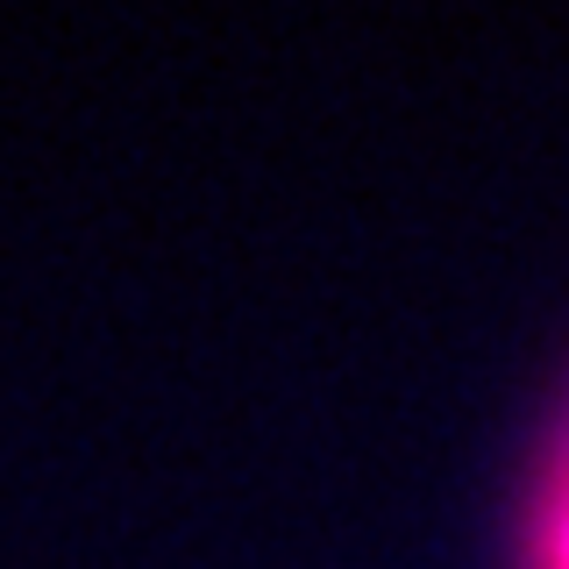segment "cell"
Segmentation results:
<instances>
[{"mask_svg": "<svg viewBox=\"0 0 569 569\" xmlns=\"http://www.w3.org/2000/svg\"><path fill=\"white\" fill-rule=\"evenodd\" d=\"M512 569H569V399L533 449L520 520H512Z\"/></svg>", "mask_w": 569, "mask_h": 569, "instance_id": "1", "label": "cell"}]
</instances>
